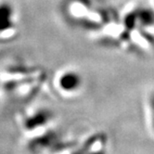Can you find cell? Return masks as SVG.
Instances as JSON below:
<instances>
[{"mask_svg": "<svg viewBox=\"0 0 154 154\" xmlns=\"http://www.w3.org/2000/svg\"><path fill=\"white\" fill-rule=\"evenodd\" d=\"M13 11L8 4L0 5V32L8 31L13 26Z\"/></svg>", "mask_w": 154, "mask_h": 154, "instance_id": "7a4b0ae2", "label": "cell"}, {"mask_svg": "<svg viewBox=\"0 0 154 154\" xmlns=\"http://www.w3.org/2000/svg\"><path fill=\"white\" fill-rule=\"evenodd\" d=\"M82 84V79L80 75L75 72H66L59 79L60 87L66 92H73L79 89Z\"/></svg>", "mask_w": 154, "mask_h": 154, "instance_id": "6da1fadb", "label": "cell"}, {"mask_svg": "<svg viewBox=\"0 0 154 154\" xmlns=\"http://www.w3.org/2000/svg\"><path fill=\"white\" fill-rule=\"evenodd\" d=\"M48 116V112H38L34 116H32L30 119H28L27 122L25 123V125H27L30 128H36L37 126H40L47 122Z\"/></svg>", "mask_w": 154, "mask_h": 154, "instance_id": "3957f363", "label": "cell"}]
</instances>
